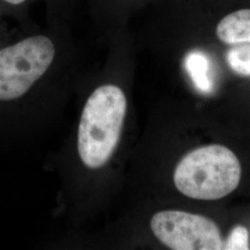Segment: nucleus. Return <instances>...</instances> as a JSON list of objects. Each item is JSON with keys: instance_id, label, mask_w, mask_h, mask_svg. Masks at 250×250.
<instances>
[{"instance_id": "obj_1", "label": "nucleus", "mask_w": 250, "mask_h": 250, "mask_svg": "<svg viewBox=\"0 0 250 250\" xmlns=\"http://www.w3.org/2000/svg\"><path fill=\"white\" fill-rule=\"evenodd\" d=\"M127 100L114 84L95 90L87 99L78 129V153L90 169H99L110 159L119 142Z\"/></svg>"}, {"instance_id": "obj_2", "label": "nucleus", "mask_w": 250, "mask_h": 250, "mask_svg": "<svg viewBox=\"0 0 250 250\" xmlns=\"http://www.w3.org/2000/svg\"><path fill=\"white\" fill-rule=\"evenodd\" d=\"M241 173L240 161L231 149L209 145L187 154L175 168L173 181L186 197L218 200L237 188Z\"/></svg>"}, {"instance_id": "obj_3", "label": "nucleus", "mask_w": 250, "mask_h": 250, "mask_svg": "<svg viewBox=\"0 0 250 250\" xmlns=\"http://www.w3.org/2000/svg\"><path fill=\"white\" fill-rule=\"evenodd\" d=\"M55 46L45 36L28 37L0 49V101L21 98L52 64Z\"/></svg>"}, {"instance_id": "obj_4", "label": "nucleus", "mask_w": 250, "mask_h": 250, "mask_svg": "<svg viewBox=\"0 0 250 250\" xmlns=\"http://www.w3.org/2000/svg\"><path fill=\"white\" fill-rule=\"evenodd\" d=\"M150 227L155 236L170 250H224L218 225L201 215L163 210L152 217Z\"/></svg>"}, {"instance_id": "obj_5", "label": "nucleus", "mask_w": 250, "mask_h": 250, "mask_svg": "<svg viewBox=\"0 0 250 250\" xmlns=\"http://www.w3.org/2000/svg\"><path fill=\"white\" fill-rule=\"evenodd\" d=\"M216 35L227 45L250 43V9H239L226 15L216 27Z\"/></svg>"}, {"instance_id": "obj_6", "label": "nucleus", "mask_w": 250, "mask_h": 250, "mask_svg": "<svg viewBox=\"0 0 250 250\" xmlns=\"http://www.w3.org/2000/svg\"><path fill=\"white\" fill-rule=\"evenodd\" d=\"M185 65L197 89L203 93L210 92L212 83L209 77V62L206 55L198 51L191 52L187 56Z\"/></svg>"}, {"instance_id": "obj_7", "label": "nucleus", "mask_w": 250, "mask_h": 250, "mask_svg": "<svg viewBox=\"0 0 250 250\" xmlns=\"http://www.w3.org/2000/svg\"><path fill=\"white\" fill-rule=\"evenodd\" d=\"M232 45L226 54L229 67L241 76H250V43Z\"/></svg>"}, {"instance_id": "obj_8", "label": "nucleus", "mask_w": 250, "mask_h": 250, "mask_svg": "<svg viewBox=\"0 0 250 250\" xmlns=\"http://www.w3.org/2000/svg\"><path fill=\"white\" fill-rule=\"evenodd\" d=\"M224 250H250L249 231L246 227L238 225L234 227L230 232Z\"/></svg>"}, {"instance_id": "obj_9", "label": "nucleus", "mask_w": 250, "mask_h": 250, "mask_svg": "<svg viewBox=\"0 0 250 250\" xmlns=\"http://www.w3.org/2000/svg\"><path fill=\"white\" fill-rule=\"evenodd\" d=\"M5 1L8 2L9 4H12V5H20V4L23 3L26 0H5Z\"/></svg>"}]
</instances>
